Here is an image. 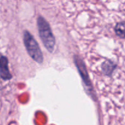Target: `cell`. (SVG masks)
Masks as SVG:
<instances>
[{"mask_svg":"<svg viewBox=\"0 0 125 125\" xmlns=\"http://www.w3.org/2000/svg\"><path fill=\"white\" fill-rule=\"evenodd\" d=\"M74 63H75L78 70H79L80 75L81 76V78L84 81V83L85 84V86L88 88V90L89 91L92 92V91H91V90H93L92 85V83L90 82L89 74L87 73L84 61H83V60L78 56H74Z\"/></svg>","mask_w":125,"mask_h":125,"instance_id":"3957f363","label":"cell"},{"mask_svg":"<svg viewBox=\"0 0 125 125\" xmlns=\"http://www.w3.org/2000/svg\"><path fill=\"white\" fill-rule=\"evenodd\" d=\"M116 35L121 39H125V21L118 22L114 28Z\"/></svg>","mask_w":125,"mask_h":125,"instance_id":"8992f818","label":"cell"},{"mask_svg":"<svg viewBox=\"0 0 125 125\" xmlns=\"http://www.w3.org/2000/svg\"><path fill=\"white\" fill-rule=\"evenodd\" d=\"M117 68V65L112 61L107 60L101 65V69L105 75L111 76L115 70Z\"/></svg>","mask_w":125,"mask_h":125,"instance_id":"5b68a950","label":"cell"},{"mask_svg":"<svg viewBox=\"0 0 125 125\" xmlns=\"http://www.w3.org/2000/svg\"><path fill=\"white\" fill-rule=\"evenodd\" d=\"M39 34L43 44L50 52L54 50L56 39L52 34L51 26L48 22L42 16H39L37 20Z\"/></svg>","mask_w":125,"mask_h":125,"instance_id":"6da1fadb","label":"cell"},{"mask_svg":"<svg viewBox=\"0 0 125 125\" xmlns=\"http://www.w3.org/2000/svg\"><path fill=\"white\" fill-rule=\"evenodd\" d=\"M9 61L7 57L4 56H1L0 59V73L1 78L4 81H7L12 78V75L10 73L8 67Z\"/></svg>","mask_w":125,"mask_h":125,"instance_id":"277c9868","label":"cell"},{"mask_svg":"<svg viewBox=\"0 0 125 125\" xmlns=\"http://www.w3.org/2000/svg\"><path fill=\"white\" fill-rule=\"evenodd\" d=\"M23 42L30 57L37 63H42L43 56L41 49L33 35L28 31H24L23 32Z\"/></svg>","mask_w":125,"mask_h":125,"instance_id":"7a4b0ae2","label":"cell"}]
</instances>
